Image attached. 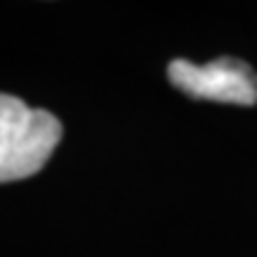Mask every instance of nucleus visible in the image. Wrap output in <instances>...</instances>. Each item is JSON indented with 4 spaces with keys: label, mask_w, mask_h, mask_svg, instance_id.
Here are the masks:
<instances>
[{
    "label": "nucleus",
    "mask_w": 257,
    "mask_h": 257,
    "mask_svg": "<svg viewBox=\"0 0 257 257\" xmlns=\"http://www.w3.org/2000/svg\"><path fill=\"white\" fill-rule=\"evenodd\" d=\"M62 138L53 112L0 93V184L38 174Z\"/></svg>",
    "instance_id": "f257e3e1"
},
{
    "label": "nucleus",
    "mask_w": 257,
    "mask_h": 257,
    "mask_svg": "<svg viewBox=\"0 0 257 257\" xmlns=\"http://www.w3.org/2000/svg\"><path fill=\"white\" fill-rule=\"evenodd\" d=\"M167 76L174 88L198 98L250 107L257 102V74L238 57H217L207 64L172 60Z\"/></svg>",
    "instance_id": "f03ea898"
}]
</instances>
